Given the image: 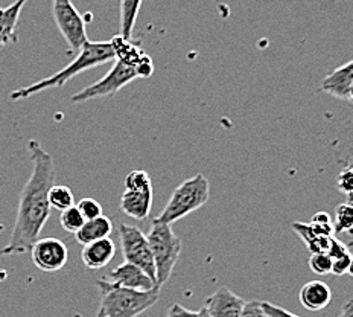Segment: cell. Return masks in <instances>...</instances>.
<instances>
[{"label":"cell","mask_w":353,"mask_h":317,"mask_svg":"<svg viewBox=\"0 0 353 317\" xmlns=\"http://www.w3.org/2000/svg\"><path fill=\"white\" fill-rule=\"evenodd\" d=\"M28 151L32 160V171L20 194L16 223L11 238L2 250V256L28 253L50 217L49 189L55 185L54 157L35 139L28 142Z\"/></svg>","instance_id":"obj_1"},{"label":"cell","mask_w":353,"mask_h":317,"mask_svg":"<svg viewBox=\"0 0 353 317\" xmlns=\"http://www.w3.org/2000/svg\"><path fill=\"white\" fill-rule=\"evenodd\" d=\"M114 61V50L110 41H90L88 40L83 48L79 49L78 57L70 64L65 66L64 69L55 72L54 75L43 78L39 83L31 86H25L17 90L11 92V101H21L34 97V95L49 90V88L63 87L69 79L77 77L78 73L98 68V66Z\"/></svg>","instance_id":"obj_2"},{"label":"cell","mask_w":353,"mask_h":317,"mask_svg":"<svg viewBox=\"0 0 353 317\" xmlns=\"http://www.w3.org/2000/svg\"><path fill=\"white\" fill-rule=\"evenodd\" d=\"M98 287L101 290V308L104 317H137L146 309L154 307L160 298V289L150 291H137L123 289V287L110 284L99 279Z\"/></svg>","instance_id":"obj_3"},{"label":"cell","mask_w":353,"mask_h":317,"mask_svg":"<svg viewBox=\"0 0 353 317\" xmlns=\"http://www.w3.org/2000/svg\"><path fill=\"white\" fill-rule=\"evenodd\" d=\"M210 198V185L208 177L198 173L190 179L180 183L171 198H169L165 209L161 211L157 218L159 223L172 224L175 221L188 217L189 213L198 211L209 202Z\"/></svg>","instance_id":"obj_4"},{"label":"cell","mask_w":353,"mask_h":317,"mask_svg":"<svg viewBox=\"0 0 353 317\" xmlns=\"http://www.w3.org/2000/svg\"><path fill=\"white\" fill-rule=\"evenodd\" d=\"M151 255L156 265V284L161 290L171 278L176 261L183 250L181 240L174 233L171 224L152 220L150 232L146 233Z\"/></svg>","instance_id":"obj_5"},{"label":"cell","mask_w":353,"mask_h":317,"mask_svg":"<svg viewBox=\"0 0 353 317\" xmlns=\"http://www.w3.org/2000/svg\"><path fill=\"white\" fill-rule=\"evenodd\" d=\"M119 241L125 262L141 267L156 282V265H154L148 238H146L141 227L122 223L119 226Z\"/></svg>","instance_id":"obj_6"},{"label":"cell","mask_w":353,"mask_h":317,"mask_svg":"<svg viewBox=\"0 0 353 317\" xmlns=\"http://www.w3.org/2000/svg\"><path fill=\"white\" fill-rule=\"evenodd\" d=\"M139 75L134 68L131 66L123 64L121 61H116L113 68L104 78H101L97 83L92 86H87L83 90H79L72 97V102H85L90 99H98V98H105V97H113L117 92L123 88L131 81L137 79Z\"/></svg>","instance_id":"obj_7"},{"label":"cell","mask_w":353,"mask_h":317,"mask_svg":"<svg viewBox=\"0 0 353 317\" xmlns=\"http://www.w3.org/2000/svg\"><path fill=\"white\" fill-rule=\"evenodd\" d=\"M54 20L70 50H79L88 41L85 21L70 0L54 2Z\"/></svg>","instance_id":"obj_8"},{"label":"cell","mask_w":353,"mask_h":317,"mask_svg":"<svg viewBox=\"0 0 353 317\" xmlns=\"http://www.w3.org/2000/svg\"><path fill=\"white\" fill-rule=\"evenodd\" d=\"M29 253H31L35 267L41 271H48V273L61 270L69 260L68 247L58 238H39L29 250Z\"/></svg>","instance_id":"obj_9"},{"label":"cell","mask_w":353,"mask_h":317,"mask_svg":"<svg viewBox=\"0 0 353 317\" xmlns=\"http://www.w3.org/2000/svg\"><path fill=\"white\" fill-rule=\"evenodd\" d=\"M114 50V60L134 68L139 78H150L154 72V64L151 58L143 54V50L136 46L131 40L123 39L122 35H114L110 40Z\"/></svg>","instance_id":"obj_10"},{"label":"cell","mask_w":353,"mask_h":317,"mask_svg":"<svg viewBox=\"0 0 353 317\" xmlns=\"http://www.w3.org/2000/svg\"><path fill=\"white\" fill-rule=\"evenodd\" d=\"M102 279L110 284L123 287V289L137 290V291H150V290L157 289L156 282H154L141 267H137V265L130 264V262H123L121 265H117L113 271H110L108 275L102 276Z\"/></svg>","instance_id":"obj_11"},{"label":"cell","mask_w":353,"mask_h":317,"mask_svg":"<svg viewBox=\"0 0 353 317\" xmlns=\"http://www.w3.org/2000/svg\"><path fill=\"white\" fill-rule=\"evenodd\" d=\"M245 302L227 287H221L204 300V308L210 317H241Z\"/></svg>","instance_id":"obj_12"},{"label":"cell","mask_w":353,"mask_h":317,"mask_svg":"<svg viewBox=\"0 0 353 317\" xmlns=\"http://www.w3.org/2000/svg\"><path fill=\"white\" fill-rule=\"evenodd\" d=\"M152 188L125 189L121 197V211L132 220H145L150 217L152 209Z\"/></svg>","instance_id":"obj_13"},{"label":"cell","mask_w":353,"mask_h":317,"mask_svg":"<svg viewBox=\"0 0 353 317\" xmlns=\"http://www.w3.org/2000/svg\"><path fill=\"white\" fill-rule=\"evenodd\" d=\"M353 84V60L332 70L321 81V92L332 95V97L349 101V92Z\"/></svg>","instance_id":"obj_14"},{"label":"cell","mask_w":353,"mask_h":317,"mask_svg":"<svg viewBox=\"0 0 353 317\" xmlns=\"http://www.w3.org/2000/svg\"><path fill=\"white\" fill-rule=\"evenodd\" d=\"M116 255V244L112 238H104L83 246L81 260L87 269L99 270L113 261Z\"/></svg>","instance_id":"obj_15"},{"label":"cell","mask_w":353,"mask_h":317,"mask_svg":"<svg viewBox=\"0 0 353 317\" xmlns=\"http://www.w3.org/2000/svg\"><path fill=\"white\" fill-rule=\"evenodd\" d=\"M299 299L307 311H320L332 300V290L323 281H309L300 289Z\"/></svg>","instance_id":"obj_16"},{"label":"cell","mask_w":353,"mask_h":317,"mask_svg":"<svg viewBox=\"0 0 353 317\" xmlns=\"http://www.w3.org/2000/svg\"><path fill=\"white\" fill-rule=\"evenodd\" d=\"M113 232V223L112 220L105 215H101L98 218L87 220L81 229L75 233V238L79 244L87 246L90 242L110 238V235Z\"/></svg>","instance_id":"obj_17"},{"label":"cell","mask_w":353,"mask_h":317,"mask_svg":"<svg viewBox=\"0 0 353 317\" xmlns=\"http://www.w3.org/2000/svg\"><path fill=\"white\" fill-rule=\"evenodd\" d=\"M28 0H16L8 8L0 10V48L17 41L16 28L19 23L20 12Z\"/></svg>","instance_id":"obj_18"},{"label":"cell","mask_w":353,"mask_h":317,"mask_svg":"<svg viewBox=\"0 0 353 317\" xmlns=\"http://www.w3.org/2000/svg\"><path fill=\"white\" fill-rule=\"evenodd\" d=\"M292 229L297 232L299 237L303 240L305 244L307 246L309 252L311 253H327V250L330 247V241H332V237L329 235H323L320 233L311 223H292Z\"/></svg>","instance_id":"obj_19"},{"label":"cell","mask_w":353,"mask_h":317,"mask_svg":"<svg viewBox=\"0 0 353 317\" xmlns=\"http://www.w3.org/2000/svg\"><path fill=\"white\" fill-rule=\"evenodd\" d=\"M143 0H121V35L131 40Z\"/></svg>","instance_id":"obj_20"},{"label":"cell","mask_w":353,"mask_h":317,"mask_svg":"<svg viewBox=\"0 0 353 317\" xmlns=\"http://www.w3.org/2000/svg\"><path fill=\"white\" fill-rule=\"evenodd\" d=\"M49 204L57 211H65L75 206V195L72 189L65 185H54L49 189Z\"/></svg>","instance_id":"obj_21"},{"label":"cell","mask_w":353,"mask_h":317,"mask_svg":"<svg viewBox=\"0 0 353 317\" xmlns=\"http://www.w3.org/2000/svg\"><path fill=\"white\" fill-rule=\"evenodd\" d=\"M332 223L335 232H344L353 237V202L347 200L336 206Z\"/></svg>","instance_id":"obj_22"},{"label":"cell","mask_w":353,"mask_h":317,"mask_svg":"<svg viewBox=\"0 0 353 317\" xmlns=\"http://www.w3.org/2000/svg\"><path fill=\"white\" fill-rule=\"evenodd\" d=\"M84 221L85 220L83 215H81V212L78 211L77 206H72V208L63 211L60 215V224L63 229L65 232L73 233V235H75L81 229V227H83Z\"/></svg>","instance_id":"obj_23"},{"label":"cell","mask_w":353,"mask_h":317,"mask_svg":"<svg viewBox=\"0 0 353 317\" xmlns=\"http://www.w3.org/2000/svg\"><path fill=\"white\" fill-rule=\"evenodd\" d=\"M307 264L312 273L319 276L329 275L332 271V260L327 253H311Z\"/></svg>","instance_id":"obj_24"},{"label":"cell","mask_w":353,"mask_h":317,"mask_svg":"<svg viewBox=\"0 0 353 317\" xmlns=\"http://www.w3.org/2000/svg\"><path fill=\"white\" fill-rule=\"evenodd\" d=\"M125 189H145V188H152V183L150 175L146 171L142 169H137V171H131L127 177H125Z\"/></svg>","instance_id":"obj_25"},{"label":"cell","mask_w":353,"mask_h":317,"mask_svg":"<svg viewBox=\"0 0 353 317\" xmlns=\"http://www.w3.org/2000/svg\"><path fill=\"white\" fill-rule=\"evenodd\" d=\"M78 211L81 212V215L84 217V220H93V218H98L102 215V206L98 200H94V198L90 197H85V198H81L79 203L77 204Z\"/></svg>","instance_id":"obj_26"},{"label":"cell","mask_w":353,"mask_h":317,"mask_svg":"<svg viewBox=\"0 0 353 317\" xmlns=\"http://www.w3.org/2000/svg\"><path fill=\"white\" fill-rule=\"evenodd\" d=\"M336 186L344 195H347L349 202H353V165L344 168L343 171L338 174Z\"/></svg>","instance_id":"obj_27"},{"label":"cell","mask_w":353,"mask_h":317,"mask_svg":"<svg viewBox=\"0 0 353 317\" xmlns=\"http://www.w3.org/2000/svg\"><path fill=\"white\" fill-rule=\"evenodd\" d=\"M311 224L320 233L329 235V237H332L334 232H335L334 231V223H332V220H330L327 212H317V213H315V215H312V218H311Z\"/></svg>","instance_id":"obj_28"},{"label":"cell","mask_w":353,"mask_h":317,"mask_svg":"<svg viewBox=\"0 0 353 317\" xmlns=\"http://www.w3.org/2000/svg\"><path fill=\"white\" fill-rule=\"evenodd\" d=\"M350 258H352L350 252L340 255L336 258H332V271H330V273L335 275V276H343V275L347 273Z\"/></svg>","instance_id":"obj_29"},{"label":"cell","mask_w":353,"mask_h":317,"mask_svg":"<svg viewBox=\"0 0 353 317\" xmlns=\"http://www.w3.org/2000/svg\"><path fill=\"white\" fill-rule=\"evenodd\" d=\"M241 317H270V316L263 311L261 300H250V302H245L244 311H242Z\"/></svg>","instance_id":"obj_30"},{"label":"cell","mask_w":353,"mask_h":317,"mask_svg":"<svg viewBox=\"0 0 353 317\" xmlns=\"http://www.w3.org/2000/svg\"><path fill=\"white\" fill-rule=\"evenodd\" d=\"M261 305L263 308V311L267 313L270 317H300L297 314L290 313L288 309L271 304V302H261Z\"/></svg>","instance_id":"obj_31"},{"label":"cell","mask_w":353,"mask_h":317,"mask_svg":"<svg viewBox=\"0 0 353 317\" xmlns=\"http://www.w3.org/2000/svg\"><path fill=\"white\" fill-rule=\"evenodd\" d=\"M166 317H198V311H192L180 304H172L168 309Z\"/></svg>","instance_id":"obj_32"},{"label":"cell","mask_w":353,"mask_h":317,"mask_svg":"<svg viewBox=\"0 0 353 317\" xmlns=\"http://www.w3.org/2000/svg\"><path fill=\"white\" fill-rule=\"evenodd\" d=\"M338 317H353V299L345 302L343 309H341V313Z\"/></svg>","instance_id":"obj_33"},{"label":"cell","mask_w":353,"mask_h":317,"mask_svg":"<svg viewBox=\"0 0 353 317\" xmlns=\"http://www.w3.org/2000/svg\"><path fill=\"white\" fill-rule=\"evenodd\" d=\"M347 275H350L353 278V255L350 258V264H349V269H347Z\"/></svg>","instance_id":"obj_34"},{"label":"cell","mask_w":353,"mask_h":317,"mask_svg":"<svg viewBox=\"0 0 353 317\" xmlns=\"http://www.w3.org/2000/svg\"><path fill=\"white\" fill-rule=\"evenodd\" d=\"M198 317H210V316H209L208 311H205V308L203 307V308L200 309V311H198Z\"/></svg>","instance_id":"obj_35"},{"label":"cell","mask_w":353,"mask_h":317,"mask_svg":"<svg viewBox=\"0 0 353 317\" xmlns=\"http://www.w3.org/2000/svg\"><path fill=\"white\" fill-rule=\"evenodd\" d=\"M349 101H350V102H353V84H352V87H350V92H349Z\"/></svg>","instance_id":"obj_36"},{"label":"cell","mask_w":353,"mask_h":317,"mask_svg":"<svg viewBox=\"0 0 353 317\" xmlns=\"http://www.w3.org/2000/svg\"><path fill=\"white\" fill-rule=\"evenodd\" d=\"M94 317H104V316H102V313H101V311H98V314L94 316Z\"/></svg>","instance_id":"obj_37"},{"label":"cell","mask_w":353,"mask_h":317,"mask_svg":"<svg viewBox=\"0 0 353 317\" xmlns=\"http://www.w3.org/2000/svg\"><path fill=\"white\" fill-rule=\"evenodd\" d=\"M54 2H64V0H54Z\"/></svg>","instance_id":"obj_38"}]
</instances>
